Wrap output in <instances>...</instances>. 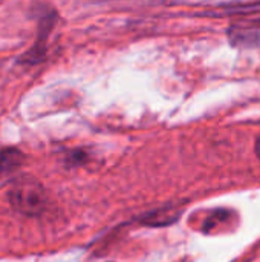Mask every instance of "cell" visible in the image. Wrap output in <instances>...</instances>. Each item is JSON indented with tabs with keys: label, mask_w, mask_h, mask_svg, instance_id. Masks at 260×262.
Segmentation results:
<instances>
[{
	"label": "cell",
	"mask_w": 260,
	"mask_h": 262,
	"mask_svg": "<svg viewBox=\"0 0 260 262\" xmlns=\"http://www.w3.org/2000/svg\"><path fill=\"white\" fill-rule=\"evenodd\" d=\"M23 154L15 147L0 149V177L15 172L23 164Z\"/></svg>",
	"instance_id": "3"
},
{
	"label": "cell",
	"mask_w": 260,
	"mask_h": 262,
	"mask_svg": "<svg viewBox=\"0 0 260 262\" xmlns=\"http://www.w3.org/2000/svg\"><path fill=\"white\" fill-rule=\"evenodd\" d=\"M253 11H260V2L257 3H248V5H233V6H225L215 12L213 15H228V14H248Z\"/></svg>",
	"instance_id": "5"
},
{
	"label": "cell",
	"mask_w": 260,
	"mask_h": 262,
	"mask_svg": "<svg viewBox=\"0 0 260 262\" xmlns=\"http://www.w3.org/2000/svg\"><path fill=\"white\" fill-rule=\"evenodd\" d=\"M230 43L236 48H259L260 21H241L228 29Z\"/></svg>",
	"instance_id": "2"
},
{
	"label": "cell",
	"mask_w": 260,
	"mask_h": 262,
	"mask_svg": "<svg viewBox=\"0 0 260 262\" xmlns=\"http://www.w3.org/2000/svg\"><path fill=\"white\" fill-rule=\"evenodd\" d=\"M9 203L14 210L23 215H38L43 212L46 207V193L44 189L41 187L40 183L31 180V178H23L18 180L9 190L8 193Z\"/></svg>",
	"instance_id": "1"
},
{
	"label": "cell",
	"mask_w": 260,
	"mask_h": 262,
	"mask_svg": "<svg viewBox=\"0 0 260 262\" xmlns=\"http://www.w3.org/2000/svg\"><path fill=\"white\" fill-rule=\"evenodd\" d=\"M178 216H179V212H176L175 209H162V210L147 215L143 220V223L149 226H166V224H172L173 221H176Z\"/></svg>",
	"instance_id": "4"
},
{
	"label": "cell",
	"mask_w": 260,
	"mask_h": 262,
	"mask_svg": "<svg viewBox=\"0 0 260 262\" xmlns=\"http://www.w3.org/2000/svg\"><path fill=\"white\" fill-rule=\"evenodd\" d=\"M256 154H257V157L260 158V137L257 138V141H256Z\"/></svg>",
	"instance_id": "6"
}]
</instances>
